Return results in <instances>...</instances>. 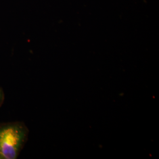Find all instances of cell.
<instances>
[{
  "label": "cell",
  "mask_w": 159,
  "mask_h": 159,
  "mask_svg": "<svg viewBox=\"0 0 159 159\" xmlns=\"http://www.w3.org/2000/svg\"><path fill=\"white\" fill-rule=\"evenodd\" d=\"M26 136V129L21 124L0 126V154L3 159L17 158Z\"/></svg>",
  "instance_id": "6da1fadb"
},
{
  "label": "cell",
  "mask_w": 159,
  "mask_h": 159,
  "mask_svg": "<svg viewBox=\"0 0 159 159\" xmlns=\"http://www.w3.org/2000/svg\"><path fill=\"white\" fill-rule=\"evenodd\" d=\"M2 91L0 90V100H1V98H2Z\"/></svg>",
  "instance_id": "7a4b0ae2"
},
{
  "label": "cell",
  "mask_w": 159,
  "mask_h": 159,
  "mask_svg": "<svg viewBox=\"0 0 159 159\" xmlns=\"http://www.w3.org/2000/svg\"><path fill=\"white\" fill-rule=\"evenodd\" d=\"M0 159H3V158H2V157L1 156V155L0 154Z\"/></svg>",
  "instance_id": "3957f363"
}]
</instances>
